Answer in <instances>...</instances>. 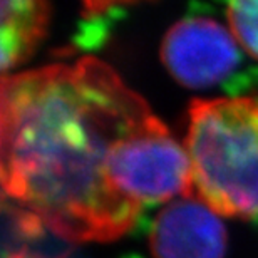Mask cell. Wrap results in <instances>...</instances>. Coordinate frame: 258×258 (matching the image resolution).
<instances>
[{
	"label": "cell",
	"instance_id": "cell-1",
	"mask_svg": "<svg viewBox=\"0 0 258 258\" xmlns=\"http://www.w3.org/2000/svg\"><path fill=\"white\" fill-rule=\"evenodd\" d=\"M158 117L109 66L84 57L2 81L5 198L69 241H111L143 210L111 179L117 146Z\"/></svg>",
	"mask_w": 258,
	"mask_h": 258
},
{
	"label": "cell",
	"instance_id": "cell-2",
	"mask_svg": "<svg viewBox=\"0 0 258 258\" xmlns=\"http://www.w3.org/2000/svg\"><path fill=\"white\" fill-rule=\"evenodd\" d=\"M186 151L195 198L218 215L258 218V99H195Z\"/></svg>",
	"mask_w": 258,
	"mask_h": 258
},
{
	"label": "cell",
	"instance_id": "cell-3",
	"mask_svg": "<svg viewBox=\"0 0 258 258\" xmlns=\"http://www.w3.org/2000/svg\"><path fill=\"white\" fill-rule=\"evenodd\" d=\"M161 59L174 79L191 89L225 87L233 92L256 81L241 72L245 60L233 35L205 15H188L168 30Z\"/></svg>",
	"mask_w": 258,
	"mask_h": 258
},
{
	"label": "cell",
	"instance_id": "cell-4",
	"mask_svg": "<svg viewBox=\"0 0 258 258\" xmlns=\"http://www.w3.org/2000/svg\"><path fill=\"white\" fill-rule=\"evenodd\" d=\"M149 246L154 258H225L226 231L208 205L181 196L154 218Z\"/></svg>",
	"mask_w": 258,
	"mask_h": 258
},
{
	"label": "cell",
	"instance_id": "cell-5",
	"mask_svg": "<svg viewBox=\"0 0 258 258\" xmlns=\"http://www.w3.org/2000/svg\"><path fill=\"white\" fill-rule=\"evenodd\" d=\"M2 71L24 62L45 35L50 9L45 2L14 0L0 5Z\"/></svg>",
	"mask_w": 258,
	"mask_h": 258
},
{
	"label": "cell",
	"instance_id": "cell-6",
	"mask_svg": "<svg viewBox=\"0 0 258 258\" xmlns=\"http://www.w3.org/2000/svg\"><path fill=\"white\" fill-rule=\"evenodd\" d=\"M226 17L241 47L258 59V0L228 4Z\"/></svg>",
	"mask_w": 258,
	"mask_h": 258
}]
</instances>
